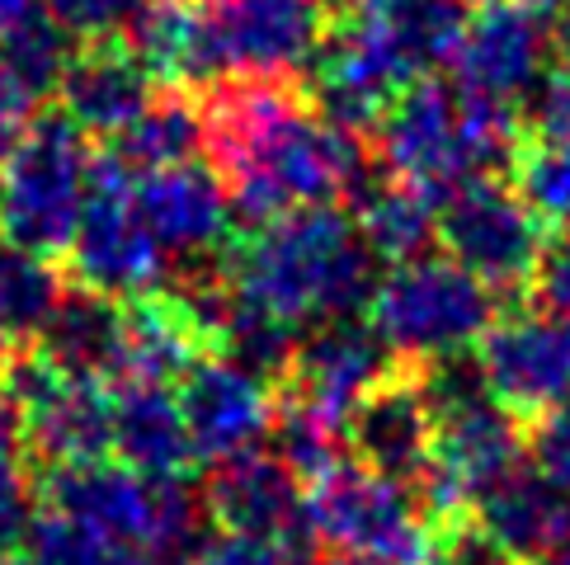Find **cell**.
Listing matches in <instances>:
<instances>
[{"label":"cell","mask_w":570,"mask_h":565,"mask_svg":"<svg viewBox=\"0 0 570 565\" xmlns=\"http://www.w3.org/2000/svg\"><path fill=\"white\" fill-rule=\"evenodd\" d=\"M274 453L297 472L302 486L321 480L331 467H340L350 448H344V429L331 419H321L316 410L297 406V400L278 396V415H274Z\"/></svg>","instance_id":"f1b7e54d"},{"label":"cell","mask_w":570,"mask_h":565,"mask_svg":"<svg viewBox=\"0 0 570 565\" xmlns=\"http://www.w3.org/2000/svg\"><path fill=\"white\" fill-rule=\"evenodd\" d=\"M500 301L476 274L458 259H405L377 278L368 301V326L382 345L405 363H430L476 349V339L495 326Z\"/></svg>","instance_id":"5b68a950"},{"label":"cell","mask_w":570,"mask_h":565,"mask_svg":"<svg viewBox=\"0 0 570 565\" xmlns=\"http://www.w3.org/2000/svg\"><path fill=\"white\" fill-rule=\"evenodd\" d=\"M175 400L198 462H227L236 453L259 448L264 434H274L278 391L227 354H203L175 381Z\"/></svg>","instance_id":"5bb4252c"},{"label":"cell","mask_w":570,"mask_h":565,"mask_svg":"<svg viewBox=\"0 0 570 565\" xmlns=\"http://www.w3.org/2000/svg\"><path fill=\"white\" fill-rule=\"evenodd\" d=\"M411 80H420V71L382 10H350L335 19L316 52V105L350 132H373Z\"/></svg>","instance_id":"30bf717a"},{"label":"cell","mask_w":570,"mask_h":565,"mask_svg":"<svg viewBox=\"0 0 570 565\" xmlns=\"http://www.w3.org/2000/svg\"><path fill=\"white\" fill-rule=\"evenodd\" d=\"M354 227L373 259L405 265V259H420L424 246L439 236V208L424 194L386 179V185H368L358 194Z\"/></svg>","instance_id":"d4e9b609"},{"label":"cell","mask_w":570,"mask_h":565,"mask_svg":"<svg viewBox=\"0 0 570 565\" xmlns=\"http://www.w3.org/2000/svg\"><path fill=\"white\" fill-rule=\"evenodd\" d=\"M566 236H570V231H566Z\"/></svg>","instance_id":"c3c4849f"},{"label":"cell","mask_w":570,"mask_h":565,"mask_svg":"<svg viewBox=\"0 0 570 565\" xmlns=\"http://www.w3.org/2000/svg\"><path fill=\"white\" fill-rule=\"evenodd\" d=\"M203 354H213V339L198 326L185 293L156 288L124 301V358H118L114 381L170 387Z\"/></svg>","instance_id":"ffe728a7"},{"label":"cell","mask_w":570,"mask_h":565,"mask_svg":"<svg viewBox=\"0 0 570 565\" xmlns=\"http://www.w3.org/2000/svg\"><path fill=\"white\" fill-rule=\"evenodd\" d=\"M312 565H386V561H373V556H350V552H321Z\"/></svg>","instance_id":"b9f144b4"},{"label":"cell","mask_w":570,"mask_h":565,"mask_svg":"<svg viewBox=\"0 0 570 565\" xmlns=\"http://www.w3.org/2000/svg\"><path fill=\"white\" fill-rule=\"evenodd\" d=\"M90 151L67 113H38L29 137L0 160V246L62 259L86 212Z\"/></svg>","instance_id":"277c9868"},{"label":"cell","mask_w":570,"mask_h":565,"mask_svg":"<svg viewBox=\"0 0 570 565\" xmlns=\"http://www.w3.org/2000/svg\"><path fill=\"white\" fill-rule=\"evenodd\" d=\"M29 472V434H24V415L10 400V391L0 387V480Z\"/></svg>","instance_id":"f35d334b"},{"label":"cell","mask_w":570,"mask_h":565,"mask_svg":"<svg viewBox=\"0 0 570 565\" xmlns=\"http://www.w3.org/2000/svg\"><path fill=\"white\" fill-rule=\"evenodd\" d=\"M71 48L76 38L52 14H33L19 29L0 33V67L43 99V95H57V80H62L71 62Z\"/></svg>","instance_id":"f546056e"},{"label":"cell","mask_w":570,"mask_h":565,"mask_svg":"<svg viewBox=\"0 0 570 565\" xmlns=\"http://www.w3.org/2000/svg\"><path fill=\"white\" fill-rule=\"evenodd\" d=\"M14 565H128V552L114 547L109 537L90 533L86 523L43 509L38 523H33L29 552L19 556Z\"/></svg>","instance_id":"4dcf8cb0"},{"label":"cell","mask_w":570,"mask_h":565,"mask_svg":"<svg viewBox=\"0 0 570 565\" xmlns=\"http://www.w3.org/2000/svg\"><path fill=\"white\" fill-rule=\"evenodd\" d=\"M38 14V0H0V33H10V29H19L24 19H33Z\"/></svg>","instance_id":"60d3db41"},{"label":"cell","mask_w":570,"mask_h":565,"mask_svg":"<svg viewBox=\"0 0 570 565\" xmlns=\"http://www.w3.org/2000/svg\"><path fill=\"white\" fill-rule=\"evenodd\" d=\"M62 297H67V282L52 269V259L0 246V326L10 330V339L43 335Z\"/></svg>","instance_id":"4316f807"},{"label":"cell","mask_w":570,"mask_h":565,"mask_svg":"<svg viewBox=\"0 0 570 565\" xmlns=\"http://www.w3.org/2000/svg\"><path fill=\"white\" fill-rule=\"evenodd\" d=\"M10 345H14V339H10V330H6V326H0V363H6V354H10Z\"/></svg>","instance_id":"bcb514c9"},{"label":"cell","mask_w":570,"mask_h":565,"mask_svg":"<svg viewBox=\"0 0 570 565\" xmlns=\"http://www.w3.org/2000/svg\"><path fill=\"white\" fill-rule=\"evenodd\" d=\"M504 170H509V185L519 189V198L547 227L552 221L570 227V137L528 128Z\"/></svg>","instance_id":"83f0119b"},{"label":"cell","mask_w":570,"mask_h":565,"mask_svg":"<svg viewBox=\"0 0 570 565\" xmlns=\"http://www.w3.org/2000/svg\"><path fill=\"white\" fill-rule=\"evenodd\" d=\"M38 95L24 86V80H14L6 67H0V160H6L19 141L29 137V128L38 123Z\"/></svg>","instance_id":"8d00e7d4"},{"label":"cell","mask_w":570,"mask_h":565,"mask_svg":"<svg viewBox=\"0 0 570 565\" xmlns=\"http://www.w3.org/2000/svg\"><path fill=\"white\" fill-rule=\"evenodd\" d=\"M132 185H137V170L114 147L90 156L86 212H80V227L62 255L71 288H90L114 301L160 288L166 250L141 227V217L132 208Z\"/></svg>","instance_id":"8992f818"},{"label":"cell","mask_w":570,"mask_h":565,"mask_svg":"<svg viewBox=\"0 0 570 565\" xmlns=\"http://www.w3.org/2000/svg\"><path fill=\"white\" fill-rule=\"evenodd\" d=\"M528 457H533V472L570 495V396L528 424Z\"/></svg>","instance_id":"836d02e7"},{"label":"cell","mask_w":570,"mask_h":565,"mask_svg":"<svg viewBox=\"0 0 570 565\" xmlns=\"http://www.w3.org/2000/svg\"><path fill=\"white\" fill-rule=\"evenodd\" d=\"M566 33H570V24H566Z\"/></svg>","instance_id":"7dc6e473"},{"label":"cell","mask_w":570,"mask_h":565,"mask_svg":"<svg viewBox=\"0 0 570 565\" xmlns=\"http://www.w3.org/2000/svg\"><path fill=\"white\" fill-rule=\"evenodd\" d=\"M538 132H552V137H570V57L547 71L542 80V95H538Z\"/></svg>","instance_id":"74e56055"},{"label":"cell","mask_w":570,"mask_h":565,"mask_svg":"<svg viewBox=\"0 0 570 565\" xmlns=\"http://www.w3.org/2000/svg\"><path fill=\"white\" fill-rule=\"evenodd\" d=\"M198 10L213 86L293 80L307 62H316L335 24L325 0H198Z\"/></svg>","instance_id":"ba28073f"},{"label":"cell","mask_w":570,"mask_h":565,"mask_svg":"<svg viewBox=\"0 0 570 565\" xmlns=\"http://www.w3.org/2000/svg\"><path fill=\"white\" fill-rule=\"evenodd\" d=\"M132 208L166 255H222L232 246V194L213 160L137 170Z\"/></svg>","instance_id":"e0dca14e"},{"label":"cell","mask_w":570,"mask_h":565,"mask_svg":"<svg viewBox=\"0 0 570 565\" xmlns=\"http://www.w3.org/2000/svg\"><path fill=\"white\" fill-rule=\"evenodd\" d=\"M109 147L124 156L132 170H160V166L194 160V151L203 147V105H194L185 90L151 99V105L137 113V123L128 132H118Z\"/></svg>","instance_id":"484cf974"},{"label":"cell","mask_w":570,"mask_h":565,"mask_svg":"<svg viewBox=\"0 0 570 565\" xmlns=\"http://www.w3.org/2000/svg\"><path fill=\"white\" fill-rule=\"evenodd\" d=\"M448 67L462 95L519 109V95L533 90L547 67V24H538L514 0H481L462 19Z\"/></svg>","instance_id":"2e32d148"},{"label":"cell","mask_w":570,"mask_h":565,"mask_svg":"<svg viewBox=\"0 0 570 565\" xmlns=\"http://www.w3.org/2000/svg\"><path fill=\"white\" fill-rule=\"evenodd\" d=\"M472 523L514 565H542L570 542V495L542 472H509L476 499Z\"/></svg>","instance_id":"44dd1931"},{"label":"cell","mask_w":570,"mask_h":565,"mask_svg":"<svg viewBox=\"0 0 570 565\" xmlns=\"http://www.w3.org/2000/svg\"><path fill=\"white\" fill-rule=\"evenodd\" d=\"M472 354L485 391L523 424L570 396V316L538 307L495 316V326L476 339Z\"/></svg>","instance_id":"7c38bea8"},{"label":"cell","mask_w":570,"mask_h":565,"mask_svg":"<svg viewBox=\"0 0 570 565\" xmlns=\"http://www.w3.org/2000/svg\"><path fill=\"white\" fill-rule=\"evenodd\" d=\"M396 354L382 345V335L363 320H321L312 335H302L293 354V368L274 381L278 396L297 400V406L316 410L331 424H350L354 406L377 377L392 373Z\"/></svg>","instance_id":"9a60e30c"},{"label":"cell","mask_w":570,"mask_h":565,"mask_svg":"<svg viewBox=\"0 0 570 565\" xmlns=\"http://www.w3.org/2000/svg\"><path fill=\"white\" fill-rule=\"evenodd\" d=\"M147 6L151 0H48V14L80 43V38H109L137 24Z\"/></svg>","instance_id":"d6a6232c"},{"label":"cell","mask_w":570,"mask_h":565,"mask_svg":"<svg viewBox=\"0 0 570 565\" xmlns=\"http://www.w3.org/2000/svg\"><path fill=\"white\" fill-rule=\"evenodd\" d=\"M358 10H386V6H396V0H354Z\"/></svg>","instance_id":"f6af8a7d"},{"label":"cell","mask_w":570,"mask_h":565,"mask_svg":"<svg viewBox=\"0 0 570 565\" xmlns=\"http://www.w3.org/2000/svg\"><path fill=\"white\" fill-rule=\"evenodd\" d=\"M434 434L439 415L430 406V391H424L420 363L396 358L392 373L377 377L354 406L350 424H344V448L358 467L415 486L434 462Z\"/></svg>","instance_id":"4fadbf2b"},{"label":"cell","mask_w":570,"mask_h":565,"mask_svg":"<svg viewBox=\"0 0 570 565\" xmlns=\"http://www.w3.org/2000/svg\"><path fill=\"white\" fill-rule=\"evenodd\" d=\"M439 240L448 259H458L485 288L528 293L552 236L514 185L476 175L439 204Z\"/></svg>","instance_id":"9c48e42d"},{"label":"cell","mask_w":570,"mask_h":565,"mask_svg":"<svg viewBox=\"0 0 570 565\" xmlns=\"http://www.w3.org/2000/svg\"><path fill=\"white\" fill-rule=\"evenodd\" d=\"M114 462L147 480H189L198 467L194 438L170 387L114 381Z\"/></svg>","instance_id":"7402d4cb"},{"label":"cell","mask_w":570,"mask_h":565,"mask_svg":"<svg viewBox=\"0 0 570 565\" xmlns=\"http://www.w3.org/2000/svg\"><path fill=\"white\" fill-rule=\"evenodd\" d=\"M43 509L86 523L128 556H179L203 542V490L189 480H147L124 462H86V467L33 472Z\"/></svg>","instance_id":"3957f363"},{"label":"cell","mask_w":570,"mask_h":565,"mask_svg":"<svg viewBox=\"0 0 570 565\" xmlns=\"http://www.w3.org/2000/svg\"><path fill=\"white\" fill-rule=\"evenodd\" d=\"M430 565H514L472 518L434 533V561Z\"/></svg>","instance_id":"d590c367"},{"label":"cell","mask_w":570,"mask_h":565,"mask_svg":"<svg viewBox=\"0 0 570 565\" xmlns=\"http://www.w3.org/2000/svg\"><path fill=\"white\" fill-rule=\"evenodd\" d=\"M514 6H523L528 14H533L538 19V24H547V29H552V24H570V0H514Z\"/></svg>","instance_id":"ab89813d"},{"label":"cell","mask_w":570,"mask_h":565,"mask_svg":"<svg viewBox=\"0 0 570 565\" xmlns=\"http://www.w3.org/2000/svg\"><path fill=\"white\" fill-rule=\"evenodd\" d=\"M38 514H43V495H38L33 472L0 480V565H14L29 552Z\"/></svg>","instance_id":"1f68e13d"},{"label":"cell","mask_w":570,"mask_h":565,"mask_svg":"<svg viewBox=\"0 0 570 565\" xmlns=\"http://www.w3.org/2000/svg\"><path fill=\"white\" fill-rule=\"evenodd\" d=\"M203 509L222 533L278 542L293 556V565L321 556L302 480L278 453L250 448L227 462H213L208 480H203Z\"/></svg>","instance_id":"8fae6325"},{"label":"cell","mask_w":570,"mask_h":565,"mask_svg":"<svg viewBox=\"0 0 570 565\" xmlns=\"http://www.w3.org/2000/svg\"><path fill=\"white\" fill-rule=\"evenodd\" d=\"M217 274L236 297L307 330L321 320H350L373 301V255L354 217L335 204L297 208L217 255Z\"/></svg>","instance_id":"7a4b0ae2"},{"label":"cell","mask_w":570,"mask_h":565,"mask_svg":"<svg viewBox=\"0 0 570 565\" xmlns=\"http://www.w3.org/2000/svg\"><path fill=\"white\" fill-rule=\"evenodd\" d=\"M128 43L137 48L151 80H166L170 90L213 86L198 0H151V6L137 14Z\"/></svg>","instance_id":"cb8c5ba5"},{"label":"cell","mask_w":570,"mask_h":565,"mask_svg":"<svg viewBox=\"0 0 570 565\" xmlns=\"http://www.w3.org/2000/svg\"><path fill=\"white\" fill-rule=\"evenodd\" d=\"M189 565H293V556L278 547V542L264 537H246V533H213L194 547Z\"/></svg>","instance_id":"e575fe53"},{"label":"cell","mask_w":570,"mask_h":565,"mask_svg":"<svg viewBox=\"0 0 570 565\" xmlns=\"http://www.w3.org/2000/svg\"><path fill=\"white\" fill-rule=\"evenodd\" d=\"M38 345L67 373L114 381L118 358H124V307L90 288H67L43 335H38Z\"/></svg>","instance_id":"603a6c76"},{"label":"cell","mask_w":570,"mask_h":565,"mask_svg":"<svg viewBox=\"0 0 570 565\" xmlns=\"http://www.w3.org/2000/svg\"><path fill=\"white\" fill-rule=\"evenodd\" d=\"M203 147L250 231L363 194L368 156L297 80H222L203 95Z\"/></svg>","instance_id":"6da1fadb"},{"label":"cell","mask_w":570,"mask_h":565,"mask_svg":"<svg viewBox=\"0 0 570 565\" xmlns=\"http://www.w3.org/2000/svg\"><path fill=\"white\" fill-rule=\"evenodd\" d=\"M542 565H570V542H566V547H557L552 556H547Z\"/></svg>","instance_id":"ee69618b"},{"label":"cell","mask_w":570,"mask_h":565,"mask_svg":"<svg viewBox=\"0 0 570 565\" xmlns=\"http://www.w3.org/2000/svg\"><path fill=\"white\" fill-rule=\"evenodd\" d=\"M132 565H185V561H179V556H141Z\"/></svg>","instance_id":"7bdbcfd3"},{"label":"cell","mask_w":570,"mask_h":565,"mask_svg":"<svg viewBox=\"0 0 570 565\" xmlns=\"http://www.w3.org/2000/svg\"><path fill=\"white\" fill-rule=\"evenodd\" d=\"M523 453H528V424L485 391V396L462 400V406L439 410L430 472L448 476L476 504L495 480L523 467Z\"/></svg>","instance_id":"d6986e66"},{"label":"cell","mask_w":570,"mask_h":565,"mask_svg":"<svg viewBox=\"0 0 570 565\" xmlns=\"http://www.w3.org/2000/svg\"><path fill=\"white\" fill-rule=\"evenodd\" d=\"M307 514L325 552L373 556L386 565H430L434 528L411 486L344 457L307 490Z\"/></svg>","instance_id":"52a82bcc"},{"label":"cell","mask_w":570,"mask_h":565,"mask_svg":"<svg viewBox=\"0 0 570 565\" xmlns=\"http://www.w3.org/2000/svg\"><path fill=\"white\" fill-rule=\"evenodd\" d=\"M62 113L86 137H118L137 123V113L151 105V71L141 67L137 48L124 33L80 38L71 62L57 80Z\"/></svg>","instance_id":"ac0fdd59"}]
</instances>
